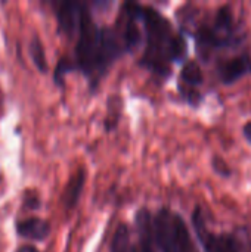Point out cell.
Returning a JSON list of instances; mask_svg holds the SVG:
<instances>
[{
    "instance_id": "obj_1",
    "label": "cell",
    "mask_w": 251,
    "mask_h": 252,
    "mask_svg": "<svg viewBox=\"0 0 251 252\" xmlns=\"http://www.w3.org/2000/svg\"><path fill=\"white\" fill-rule=\"evenodd\" d=\"M123 53L126 50L117 30L96 25L90 10L83 4L72 61L75 68L89 78L92 87L98 86L99 80Z\"/></svg>"
},
{
    "instance_id": "obj_2",
    "label": "cell",
    "mask_w": 251,
    "mask_h": 252,
    "mask_svg": "<svg viewBox=\"0 0 251 252\" xmlns=\"http://www.w3.org/2000/svg\"><path fill=\"white\" fill-rule=\"evenodd\" d=\"M138 15L143 22L145 52L141 63L152 72L167 77L170 63L180 61L186 55V41L182 35L175 34L169 19L157 9L138 3Z\"/></svg>"
},
{
    "instance_id": "obj_3",
    "label": "cell",
    "mask_w": 251,
    "mask_h": 252,
    "mask_svg": "<svg viewBox=\"0 0 251 252\" xmlns=\"http://www.w3.org/2000/svg\"><path fill=\"white\" fill-rule=\"evenodd\" d=\"M152 235L160 252H195L186 223L169 208H161L152 219Z\"/></svg>"
},
{
    "instance_id": "obj_4",
    "label": "cell",
    "mask_w": 251,
    "mask_h": 252,
    "mask_svg": "<svg viewBox=\"0 0 251 252\" xmlns=\"http://www.w3.org/2000/svg\"><path fill=\"white\" fill-rule=\"evenodd\" d=\"M192 221H194L197 236H198L200 242L203 244L206 252H238L235 242L231 236H215L207 230L200 207L195 208Z\"/></svg>"
},
{
    "instance_id": "obj_5",
    "label": "cell",
    "mask_w": 251,
    "mask_h": 252,
    "mask_svg": "<svg viewBox=\"0 0 251 252\" xmlns=\"http://www.w3.org/2000/svg\"><path fill=\"white\" fill-rule=\"evenodd\" d=\"M81 1H74V0H65V1H58L53 3L55 6V13L58 19V31L67 37H74L78 34V27H80V16H81V9H83Z\"/></svg>"
},
{
    "instance_id": "obj_6",
    "label": "cell",
    "mask_w": 251,
    "mask_h": 252,
    "mask_svg": "<svg viewBox=\"0 0 251 252\" xmlns=\"http://www.w3.org/2000/svg\"><path fill=\"white\" fill-rule=\"evenodd\" d=\"M15 229L21 238L34 242H43L50 235V223L40 217H28L24 220H18Z\"/></svg>"
},
{
    "instance_id": "obj_7",
    "label": "cell",
    "mask_w": 251,
    "mask_h": 252,
    "mask_svg": "<svg viewBox=\"0 0 251 252\" xmlns=\"http://www.w3.org/2000/svg\"><path fill=\"white\" fill-rule=\"evenodd\" d=\"M86 176H87L86 168L80 167L70 177L68 183L65 185V188L62 190V195H61V204L67 211H71V210H74L77 207V204H78V201L81 198L84 185H86Z\"/></svg>"
},
{
    "instance_id": "obj_8",
    "label": "cell",
    "mask_w": 251,
    "mask_h": 252,
    "mask_svg": "<svg viewBox=\"0 0 251 252\" xmlns=\"http://www.w3.org/2000/svg\"><path fill=\"white\" fill-rule=\"evenodd\" d=\"M136 227L139 235V252H157L152 235V217L146 208H141L136 214Z\"/></svg>"
},
{
    "instance_id": "obj_9",
    "label": "cell",
    "mask_w": 251,
    "mask_h": 252,
    "mask_svg": "<svg viewBox=\"0 0 251 252\" xmlns=\"http://www.w3.org/2000/svg\"><path fill=\"white\" fill-rule=\"evenodd\" d=\"M212 30L216 34V37L220 43V47L226 46L232 41L234 28H232V12H231L229 6H222L217 10L215 27H212Z\"/></svg>"
},
{
    "instance_id": "obj_10",
    "label": "cell",
    "mask_w": 251,
    "mask_h": 252,
    "mask_svg": "<svg viewBox=\"0 0 251 252\" xmlns=\"http://www.w3.org/2000/svg\"><path fill=\"white\" fill-rule=\"evenodd\" d=\"M247 69L249 63L246 58H234L219 66V77L225 84H231L241 78L247 72Z\"/></svg>"
},
{
    "instance_id": "obj_11",
    "label": "cell",
    "mask_w": 251,
    "mask_h": 252,
    "mask_svg": "<svg viewBox=\"0 0 251 252\" xmlns=\"http://www.w3.org/2000/svg\"><path fill=\"white\" fill-rule=\"evenodd\" d=\"M28 53H30V58H31L34 66L37 68V71L41 72V74H46L49 71V65H47V61H46V53H44L43 43H41L38 35L31 37V40L28 43Z\"/></svg>"
},
{
    "instance_id": "obj_12",
    "label": "cell",
    "mask_w": 251,
    "mask_h": 252,
    "mask_svg": "<svg viewBox=\"0 0 251 252\" xmlns=\"http://www.w3.org/2000/svg\"><path fill=\"white\" fill-rule=\"evenodd\" d=\"M130 244V229L126 223H120L115 227V232L111 239L109 252H132Z\"/></svg>"
},
{
    "instance_id": "obj_13",
    "label": "cell",
    "mask_w": 251,
    "mask_h": 252,
    "mask_svg": "<svg viewBox=\"0 0 251 252\" xmlns=\"http://www.w3.org/2000/svg\"><path fill=\"white\" fill-rule=\"evenodd\" d=\"M180 80H182V84H185L188 87L200 86L204 78H203V72H201V68L198 66V63L194 61L186 62L180 71Z\"/></svg>"
},
{
    "instance_id": "obj_14",
    "label": "cell",
    "mask_w": 251,
    "mask_h": 252,
    "mask_svg": "<svg viewBox=\"0 0 251 252\" xmlns=\"http://www.w3.org/2000/svg\"><path fill=\"white\" fill-rule=\"evenodd\" d=\"M74 69H77L74 61L70 59L68 56H62V58L58 61V63H56V66H55V71H53V81H55V84H56L58 87L64 89L67 74L72 72Z\"/></svg>"
},
{
    "instance_id": "obj_15",
    "label": "cell",
    "mask_w": 251,
    "mask_h": 252,
    "mask_svg": "<svg viewBox=\"0 0 251 252\" xmlns=\"http://www.w3.org/2000/svg\"><path fill=\"white\" fill-rule=\"evenodd\" d=\"M24 208L25 210H28V211H36V210H38L40 208V205H41V201H40V196H38V193L37 192H34V190H27L25 193H24Z\"/></svg>"
},
{
    "instance_id": "obj_16",
    "label": "cell",
    "mask_w": 251,
    "mask_h": 252,
    "mask_svg": "<svg viewBox=\"0 0 251 252\" xmlns=\"http://www.w3.org/2000/svg\"><path fill=\"white\" fill-rule=\"evenodd\" d=\"M179 89H180V93H182V96L191 103V105H198L200 103V100H201V94L197 92V90H194V89H191V87H183V84L182 86H179Z\"/></svg>"
},
{
    "instance_id": "obj_17",
    "label": "cell",
    "mask_w": 251,
    "mask_h": 252,
    "mask_svg": "<svg viewBox=\"0 0 251 252\" xmlns=\"http://www.w3.org/2000/svg\"><path fill=\"white\" fill-rule=\"evenodd\" d=\"M213 168L216 170V173L217 174H220V176H223V177H228L229 174H231V168L226 165V162L222 159V158H219V157H215L213 158Z\"/></svg>"
},
{
    "instance_id": "obj_18",
    "label": "cell",
    "mask_w": 251,
    "mask_h": 252,
    "mask_svg": "<svg viewBox=\"0 0 251 252\" xmlns=\"http://www.w3.org/2000/svg\"><path fill=\"white\" fill-rule=\"evenodd\" d=\"M15 252H40L36 247H33V245H21L18 250Z\"/></svg>"
},
{
    "instance_id": "obj_19",
    "label": "cell",
    "mask_w": 251,
    "mask_h": 252,
    "mask_svg": "<svg viewBox=\"0 0 251 252\" xmlns=\"http://www.w3.org/2000/svg\"><path fill=\"white\" fill-rule=\"evenodd\" d=\"M243 133H244V136H246V139L249 140L251 143V121H249L246 126H244V128H243Z\"/></svg>"
},
{
    "instance_id": "obj_20",
    "label": "cell",
    "mask_w": 251,
    "mask_h": 252,
    "mask_svg": "<svg viewBox=\"0 0 251 252\" xmlns=\"http://www.w3.org/2000/svg\"><path fill=\"white\" fill-rule=\"evenodd\" d=\"M132 252H139V251H138V248H136V247H133V248H132Z\"/></svg>"
},
{
    "instance_id": "obj_21",
    "label": "cell",
    "mask_w": 251,
    "mask_h": 252,
    "mask_svg": "<svg viewBox=\"0 0 251 252\" xmlns=\"http://www.w3.org/2000/svg\"><path fill=\"white\" fill-rule=\"evenodd\" d=\"M0 115H1V102H0Z\"/></svg>"
}]
</instances>
